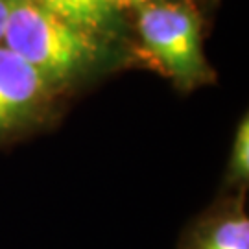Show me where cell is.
Instances as JSON below:
<instances>
[{"instance_id":"cell-4","label":"cell","mask_w":249,"mask_h":249,"mask_svg":"<svg viewBox=\"0 0 249 249\" xmlns=\"http://www.w3.org/2000/svg\"><path fill=\"white\" fill-rule=\"evenodd\" d=\"M176 249H249L244 194H229L192 220L181 232Z\"/></svg>"},{"instance_id":"cell-3","label":"cell","mask_w":249,"mask_h":249,"mask_svg":"<svg viewBox=\"0 0 249 249\" xmlns=\"http://www.w3.org/2000/svg\"><path fill=\"white\" fill-rule=\"evenodd\" d=\"M52 90L39 72L0 45V144L43 120Z\"/></svg>"},{"instance_id":"cell-8","label":"cell","mask_w":249,"mask_h":249,"mask_svg":"<svg viewBox=\"0 0 249 249\" xmlns=\"http://www.w3.org/2000/svg\"><path fill=\"white\" fill-rule=\"evenodd\" d=\"M109 2L122 11V8H142V6H146V4L159 2V0H109Z\"/></svg>"},{"instance_id":"cell-1","label":"cell","mask_w":249,"mask_h":249,"mask_svg":"<svg viewBox=\"0 0 249 249\" xmlns=\"http://www.w3.org/2000/svg\"><path fill=\"white\" fill-rule=\"evenodd\" d=\"M107 39L72 26L37 0H11L2 45L55 89L96 69L107 57Z\"/></svg>"},{"instance_id":"cell-6","label":"cell","mask_w":249,"mask_h":249,"mask_svg":"<svg viewBox=\"0 0 249 249\" xmlns=\"http://www.w3.org/2000/svg\"><path fill=\"white\" fill-rule=\"evenodd\" d=\"M249 181V120L244 116L236 127V133L232 139L231 155L223 178V187L234 196L244 194Z\"/></svg>"},{"instance_id":"cell-7","label":"cell","mask_w":249,"mask_h":249,"mask_svg":"<svg viewBox=\"0 0 249 249\" xmlns=\"http://www.w3.org/2000/svg\"><path fill=\"white\" fill-rule=\"evenodd\" d=\"M9 4H11V0H0V45L4 41V34H6V26H8Z\"/></svg>"},{"instance_id":"cell-5","label":"cell","mask_w":249,"mask_h":249,"mask_svg":"<svg viewBox=\"0 0 249 249\" xmlns=\"http://www.w3.org/2000/svg\"><path fill=\"white\" fill-rule=\"evenodd\" d=\"M45 9L72 26L104 39H113L124 30L120 9L109 0H37Z\"/></svg>"},{"instance_id":"cell-2","label":"cell","mask_w":249,"mask_h":249,"mask_svg":"<svg viewBox=\"0 0 249 249\" xmlns=\"http://www.w3.org/2000/svg\"><path fill=\"white\" fill-rule=\"evenodd\" d=\"M137 30L144 50L178 83L192 89L211 81L201 45V20L187 2L159 0L139 8Z\"/></svg>"}]
</instances>
